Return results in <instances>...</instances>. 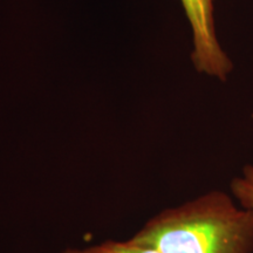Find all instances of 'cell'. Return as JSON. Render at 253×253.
I'll list each match as a JSON object with an SVG mask.
<instances>
[{
  "label": "cell",
  "mask_w": 253,
  "mask_h": 253,
  "mask_svg": "<svg viewBox=\"0 0 253 253\" xmlns=\"http://www.w3.org/2000/svg\"><path fill=\"white\" fill-rule=\"evenodd\" d=\"M231 192L240 207L253 210V164H248L231 181Z\"/></svg>",
  "instance_id": "4"
},
{
  "label": "cell",
  "mask_w": 253,
  "mask_h": 253,
  "mask_svg": "<svg viewBox=\"0 0 253 253\" xmlns=\"http://www.w3.org/2000/svg\"><path fill=\"white\" fill-rule=\"evenodd\" d=\"M192 31V62L199 73L225 81L233 63L217 39L213 0H181Z\"/></svg>",
  "instance_id": "2"
},
{
  "label": "cell",
  "mask_w": 253,
  "mask_h": 253,
  "mask_svg": "<svg viewBox=\"0 0 253 253\" xmlns=\"http://www.w3.org/2000/svg\"><path fill=\"white\" fill-rule=\"evenodd\" d=\"M61 253H161L150 246H145L132 242L131 239L126 242H108L101 244L91 245L84 249H67Z\"/></svg>",
  "instance_id": "3"
},
{
  "label": "cell",
  "mask_w": 253,
  "mask_h": 253,
  "mask_svg": "<svg viewBox=\"0 0 253 253\" xmlns=\"http://www.w3.org/2000/svg\"><path fill=\"white\" fill-rule=\"evenodd\" d=\"M130 239L161 253H253V210L216 190L166 209Z\"/></svg>",
  "instance_id": "1"
}]
</instances>
